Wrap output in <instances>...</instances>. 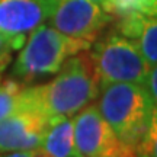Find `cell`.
<instances>
[{
	"instance_id": "1",
	"label": "cell",
	"mask_w": 157,
	"mask_h": 157,
	"mask_svg": "<svg viewBox=\"0 0 157 157\" xmlns=\"http://www.w3.org/2000/svg\"><path fill=\"white\" fill-rule=\"evenodd\" d=\"M50 83L26 87L21 92L19 109H35L45 117H73L98 96V76L92 58L87 56L68 57Z\"/></svg>"
},
{
	"instance_id": "2",
	"label": "cell",
	"mask_w": 157,
	"mask_h": 157,
	"mask_svg": "<svg viewBox=\"0 0 157 157\" xmlns=\"http://www.w3.org/2000/svg\"><path fill=\"white\" fill-rule=\"evenodd\" d=\"M96 106L118 138L135 147L148 127L154 102L144 84L121 82L102 84Z\"/></svg>"
},
{
	"instance_id": "3",
	"label": "cell",
	"mask_w": 157,
	"mask_h": 157,
	"mask_svg": "<svg viewBox=\"0 0 157 157\" xmlns=\"http://www.w3.org/2000/svg\"><path fill=\"white\" fill-rule=\"evenodd\" d=\"M90 44V41L70 38L42 23L29 34L16 58L13 73L23 78L58 73L68 57L87 50Z\"/></svg>"
},
{
	"instance_id": "4",
	"label": "cell",
	"mask_w": 157,
	"mask_h": 157,
	"mask_svg": "<svg viewBox=\"0 0 157 157\" xmlns=\"http://www.w3.org/2000/svg\"><path fill=\"white\" fill-rule=\"evenodd\" d=\"M90 58L102 84L121 82L144 84L151 68L134 39L119 34H111L96 42Z\"/></svg>"
},
{
	"instance_id": "5",
	"label": "cell",
	"mask_w": 157,
	"mask_h": 157,
	"mask_svg": "<svg viewBox=\"0 0 157 157\" xmlns=\"http://www.w3.org/2000/svg\"><path fill=\"white\" fill-rule=\"evenodd\" d=\"M71 122L77 157H112L124 146L96 105L84 106Z\"/></svg>"
},
{
	"instance_id": "6",
	"label": "cell",
	"mask_w": 157,
	"mask_h": 157,
	"mask_svg": "<svg viewBox=\"0 0 157 157\" xmlns=\"http://www.w3.org/2000/svg\"><path fill=\"white\" fill-rule=\"evenodd\" d=\"M48 21L63 35L93 42L109 23L111 16L102 6L90 0H60Z\"/></svg>"
},
{
	"instance_id": "7",
	"label": "cell",
	"mask_w": 157,
	"mask_h": 157,
	"mask_svg": "<svg viewBox=\"0 0 157 157\" xmlns=\"http://www.w3.org/2000/svg\"><path fill=\"white\" fill-rule=\"evenodd\" d=\"M60 0H0V32L22 47L26 35L48 21Z\"/></svg>"
},
{
	"instance_id": "8",
	"label": "cell",
	"mask_w": 157,
	"mask_h": 157,
	"mask_svg": "<svg viewBox=\"0 0 157 157\" xmlns=\"http://www.w3.org/2000/svg\"><path fill=\"white\" fill-rule=\"evenodd\" d=\"M50 119L35 109H17L0 121V153L32 151L41 147Z\"/></svg>"
},
{
	"instance_id": "9",
	"label": "cell",
	"mask_w": 157,
	"mask_h": 157,
	"mask_svg": "<svg viewBox=\"0 0 157 157\" xmlns=\"http://www.w3.org/2000/svg\"><path fill=\"white\" fill-rule=\"evenodd\" d=\"M39 148H42L51 157L76 156L71 119L67 117L51 118Z\"/></svg>"
},
{
	"instance_id": "10",
	"label": "cell",
	"mask_w": 157,
	"mask_h": 157,
	"mask_svg": "<svg viewBox=\"0 0 157 157\" xmlns=\"http://www.w3.org/2000/svg\"><path fill=\"white\" fill-rule=\"evenodd\" d=\"M137 47L150 67L157 66V17L144 16Z\"/></svg>"
},
{
	"instance_id": "11",
	"label": "cell",
	"mask_w": 157,
	"mask_h": 157,
	"mask_svg": "<svg viewBox=\"0 0 157 157\" xmlns=\"http://www.w3.org/2000/svg\"><path fill=\"white\" fill-rule=\"evenodd\" d=\"M22 89V86L13 80L0 83V121L21 108Z\"/></svg>"
},
{
	"instance_id": "12",
	"label": "cell",
	"mask_w": 157,
	"mask_h": 157,
	"mask_svg": "<svg viewBox=\"0 0 157 157\" xmlns=\"http://www.w3.org/2000/svg\"><path fill=\"white\" fill-rule=\"evenodd\" d=\"M103 9L108 13H115L118 16H125L129 13L150 15V0H106Z\"/></svg>"
},
{
	"instance_id": "13",
	"label": "cell",
	"mask_w": 157,
	"mask_h": 157,
	"mask_svg": "<svg viewBox=\"0 0 157 157\" xmlns=\"http://www.w3.org/2000/svg\"><path fill=\"white\" fill-rule=\"evenodd\" d=\"M135 150L140 157H157V105H154L151 118L144 135L137 143Z\"/></svg>"
},
{
	"instance_id": "14",
	"label": "cell",
	"mask_w": 157,
	"mask_h": 157,
	"mask_svg": "<svg viewBox=\"0 0 157 157\" xmlns=\"http://www.w3.org/2000/svg\"><path fill=\"white\" fill-rule=\"evenodd\" d=\"M12 48H15L12 39L0 32V70L5 68L6 63L9 60V52H10Z\"/></svg>"
},
{
	"instance_id": "15",
	"label": "cell",
	"mask_w": 157,
	"mask_h": 157,
	"mask_svg": "<svg viewBox=\"0 0 157 157\" xmlns=\"http://www.w3.org/2000/svg\"><path fill=\"white\" fill-rule=\"evenodd\" d=\"M144 86L147 87L150 96L153 98L154 105H157V66L150 68V73H148L146 82H144Z\"/></svg>"
},
{
	"instance_id": "16",
	"label": "cell",
	"mask_w": 157,
	"mask_h": 157,
	"mask_svg": "<svg viewBox=\"0 0 157 157\" xmlns=\"http://www.w3.org/2000/svg\"><path fill=\"white\" fill-rule=\"evenodd\" d=\"M112 157H140V156H138V153H137L134 146H129V144L124 143V146L119 148V151Z\"/></svg>"
},
{
	"instance_id": "17",
	"label": "cell",
	"mask_w": 157,
	"mask_h": 157,
	"mask_svg": "<svg viewBox=\"0 0 157 157\" xmlns=\"http://www.w3.org/2000/svg\"><path fill=\"white\" fill-rule=\"evenodd\" d=\"M0 157H32V151H13V153H0Z\"/></svg>"
},
{
	"instance_id": "18",
	"label": "cell",
	"mask_w": 157,
	"mask_h": 157,
	"mask_svg": "<svg viewBox=\"0 0 157 157\" xmlns=\"http://www.w3.org/2000/svg\"><path fill=\"white\" fill-rule=\"evenodd\" d=\"M148 16L157 17V0H150V15Z\"/></svg>"
},
{
	"instance_id": "19",
	"label": "cell",
	"mask_w": 157,
	"mask_h": 157,
	"mask_svg": "<svg viewBox=\"0 0 157 157\" xmlns=\"http://www.w3.org/2000/svg\"><path fill=\"white\" fill-rule=\"evenodd\" d=\"M90 2H93V3H96V5H99V6H105V3H106V0H90Z\"/></svg>"
},
{
	"instance_id": "20",
	"label": "cell",
	"mask_w": 157,
	"mask_h": 157,
	"mask_svg": "<svg viewBox=\"0 0 157 157\" xmlns=\"http://www.w3.org/2000/svg\"><path fill=\"white\" fill-rule=\"evenodd\" d=\"M74 157H77V156H74Z\"/></svg>"
}]
</instances>
